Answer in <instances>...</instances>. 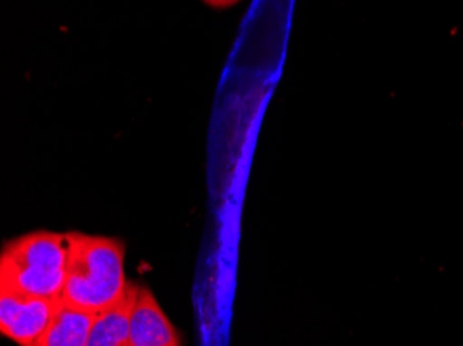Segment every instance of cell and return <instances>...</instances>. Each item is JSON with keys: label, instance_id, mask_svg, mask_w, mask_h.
Wrapping results in <instances>:
<instances>
[{"label": "cell", "instance_id": "6da1fadb", "mask_svg": "<svg viewBox=\"0 0 463 346\" xmlns=\"http://www.w3.org/2000/svg\"><path fill=\"white\" fill-rule=\"evenodd\" d=\"M69 259L61 301L99 314L121 301L128 290L125 247L117 238L67 233Z\"/></svg>", "mask_w": 463, "mask_h": 346}, {"label": "cell", "instance_id": "7a4b0ae2", "mask_svg": "<svg viewBox=\"0 0 463 346\" xmlns=\"http://www.w3.org/2000/svg\"><path fill=\"white\" fill-rule=\"evenodd\" d=\"M67 259V234L36 231L18 237L2 252L0 288L38 298H61Z\"/></svg>", "mask_w": 463, "mask_h": 346}, {"label": "cell", "instance_id": "3957f363", "mask_svg": "<svg viewBox=\"0 0 463 346\" xmlns=\"http://www.w3.org/2000/svg\"><path fill=\"white\" fill-rule=\"evenodd\" d=\"M59 301L0 288V332L18 345H33L49 326Z\"/></svg>", "mask_w": 463, "mask_h": 346}, {"label": "cell", "instance_id": "277c9868", "mask_svg": "<svg viewBox=\"0 0 463 346\" xmlns=\"http://www.w3.org/2000/svg\"><path fill=\"white\" fill-rule=\"evenodd\" d=\"M132 346H182L181 338L152 291L139 288L131 316Z\"/></svg>", "mask_w": 463, "mask_h": 346}, {"label": "cell", "instance_id": "5b68a950", "mask_svg": "<svg viewBox=\"0 0 463 346\" xmlns=\"http://www.w3.org/2000/svg\"><path fill=\"white\" fill-rule=\"evenodd\" d=\"M98 314L67 305L60 298L45 332L31 346H87Z\"/></svg>", "mask_w": 463, "mask_h": 346}, {"label": "cell", "instance_id": "8992f818", "mask_svg": "<svg viewBox=\"0 0 463 346\" xmlns=\"http://www.w3.org/2000/svg\"><path fill=\"white\" fill-rule=\"evenodd\" d=\"M139 288L129 283L121 301L98 314L87 346H132L131 316Z\"/></svg>", "mask_w": 463, "mask_h": 346}]
</instances>
